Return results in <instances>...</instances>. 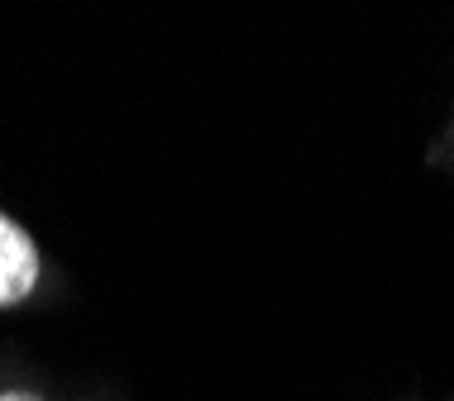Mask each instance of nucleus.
<instances>
[{"label": "nucleus", "instance_id": "f257e3e1", "mask_svg": "<svg viewBox=\"0 0 454 401\" xmlns=\"http://www.w3.org/2000/svg\"><path fill=\"white\" fill-rule=\"evenodd\" d=\"M39 282V249L15 220L0 215V306L24 301Z\"/></svg>", "mask_w": 454, "mask_h": 401}, {"label": "nucleus", "instance_id": "f03ea898", "mask_svg": "<svg viewBox=\"0 0 454 401\" xmlns=\"http://www.w3.org/2000/svg\"><path fill=\"white\" fill-rule=\"evenodd\" d=\"M0 401H34V397H24V392H10V397H0Z\"/></svg>", "mask_w": 454, "mask_h": 401}]
</instances>
